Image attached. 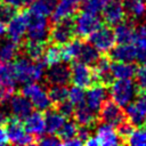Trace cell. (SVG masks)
Returning <instances> with one entry per match:
<instances>
[{
  "mask_svg": "<svg viewBox=\"0 0 146 146\" xmlns=\"http://www.w3.org/2000/svg\"><path fill=\"white\" fill-rule=\"evenodd\" d=\"M82 7H83V10L86 11L99 14L104 7V0H84Z\"/></svg>",
  "mask_w": 146,
  "mask_h": 146,
  "instance_id": "cell-43",
  "label": "cell"
},
{
  "mask_svg": "<svg viewBox=\"0 0 146 146\" xmlns=\"http://www.w3.org/2000/svg\"><path fill=\"white\" fill-rule=\"evenodd\" d=\"M127 16L131 19H137L146 14V1L143 0H123Z\"/></svg>",
  "mask_w": 146,
  "mask_h": 146,
  "instance_id": "cell-29",
  "label": "cell"
},
{
  "mask_svg": "<svg viewBox=\"0 0 146 146\" xmlns=\"http://www.w3.org/2000/svg\"><path fill=\"white\" fill-rule=\"evenodd\" d=\"M15 86H9L0 82V105L5 104L13 95H14Z\"/></svg>",
  "mask_w": 146,
  "mask_h": 146,
  "instance_id": "cell-44",
  "label": "cell"
},
{
  "mask_svg": "<svg viewBox=\"0 0 146 146\" xmlns=\"http://www.w3.org/2000/svg\"><path fill=\"white\" fill-rule=\"evenodd\" d=\"M50 27L49 22L44 17H35L30 15V22L27 26V39L36 42L44 43L49 39Z\"/></svg>",
  "mask_w": 146,
  "mask_h": 146,
  "instance_id": "cell-11",
  "label": "cell"
},
{
  "mask_svg": "<svg viewBox=\"0 0 146 146\" xmlns=\"http://www.w3.org/2000/svg\"><path fill=\"white\" fill-rule=\"evenodd\" d=\"M3 2H6L10 6H14L16 8H21L22 6L25 5V0H3Z\"/></svg>",
  "mask_w": 146,
  "mask_h": 146,
  "instance_id": "cell-49",
  "label": "cell"
},
{
  "mask_svg": "<svg viewBox=\"0 0 146 146\" xmlns=\"http://www.w3.org/2000/svg\"><path fill=\"white\" fill-rule=\"evenodd\" d=\"M48 92L52 104L56 106L64 103L68 98V89L66 88V86H62V84L50 86V88L48 89Z\"/></svg>",
  "mask_w": 146,
  "mask_h": 146,
  "instance_id": "cell-33",
  "label": "cell"
},
{
  "mask_svg": "<svg viewBox=\"0 0 146 146\" xmlns=\"http://www.w3.org/2000/svg\"><path fill=\"white\" fill-rule=\"evenodd\" d=\"M24 128L25 130L33 135L35 138H39L42 136V133L46 131V121L44 115L41 113V111H32L25 119H24Z\"/></svg>",
  "mask_w": 146,
  "mask_h": 146,
  "instance_id": "cell-20",
  "label": "cell"
},
{
  "mask_svg": "<svg viewBox=\"0 0 146 146\" xmlns=\"http://www.w3.org/2000/svg\"><path fill=\"white\" fill-rule=\"evenodd\" d=\"M0 82L9 86H16V80L13 72V64L0 62Z\"/></svg>",
  "mask_w": 146,
  "mask_h": 146,
  "instance_id": "cell-36",
  "label": "cell"
},
{
  "mask_svg": "<svg viewBox=\"0 0 146 146\" xmlns=\"http://www.w3.org/2000/svg\"><path fill=\"white\" fill-rule=\"evenodd\" d=\"M65 115H63L58 108L57 110H47L44 114L46 121V131L48 133H58L63 124L65 123Z\"/></svg>",
  "mask_w": 146,
  "mask_h": 146,
  "instance_id": "cell-26",
  "label": "cell"
},
{
  "mask_svg": "<svg viewBox=\"0 0 146 146\" xmlns=\"http://www.w3.org/2000/svg\"><path fill=\"white\" fill-rule=\"evenodd\" d=\"M135 47L137 52V60L139 63H146V35L137 36L135 40Z\"/></svg>",
  "mask_w": 146,
  "mask_h": 146,
  "instance_id": "cell-38",
  "label": "cell"
},
{
  "mask_svg": "<svg viewBox=\"0 0 146 146\" xmlns=\"http://www.w3.org/2000/svg\"><path fill=\"white\" fill-rule=\"evenodd\" d=\"M94 136L98 145H102V146H114V145L123 144L122 139L120 138L116 131V128L105 122L98 124L96 129V133Z\"/></svg>",
  "mask_w": 146,
  "mask_h": 146,
  "instance_id": "cell-16",
  "label": "cell"
},
{
  "mask_svg": "<svg viewBox=\"0 0 146 146\" xmlns=\"http://www.w3.org/2000/svg\"><path fill=\"white\" fill-rule=\"evenodd\" d=\"M103 18L110 26H115L125 19V9L123 0H104Z\"/></svg>",
  "mask_w": 146,
  "mask_h": 146,
  "instance_id": "cell-13",
  "label": "cell"
},
{
  "mask_svg": "<svg viewBox=\"0 0 146 146\" xmlns=\"http://www.w3.org/2000/svg\"><path fill=\"white\" fill-rule=\"evenodd\" d=\"M107 100L106 86L100 83H95L89 87L86 92V104L95 112H99L102 105Z\"/></svg>",
  "mask_w": 146,
  "mask_h": 146,
  "instance_id": "cell-18",
  "label": "cell"
},
{
  "mask_svg": "<svg viewBox=\"0 0 146 146\" xmlns=\"http://www.w3.org/2000/svg\"><path fill=\"white\" fill-rule=\"evenodd\" d=\"M82 1L83 0H58L51 14V21L55 23L58 21L72 18L78 13Z\"/></svg>",
  "mask_w": 146,
  "mask_h": 146,
  "instance_id": "cell-17",
  "label": "cell"
},
{
  "mask_svg": "<svg viewBox=\"0 0 146 146\" xmlns=\"http://www.w3.org/2000/svg\"><path fill=\"white\" fill-rule=\"evenodd\" d=\"M124 144L133 146H146V127H137V129H135L127 138Z\"/></svg>",
  "mask_w": 146,
  "mask_h": 146,
  "instance_id": "cell-35",
  "label": "cell"
},
{
  "mask_svg": "<svg viewBox=\"0 0 146 146\" xmlns=\"http://www.w3.org/2000/svg\"><path fill=\"white\" fill-rule=\"evenodd\" d=\"M35 0H25V5H31L32 2H34Z\"/></svg>",
  "mask_w": 146,
  "mask_h": 146,
  "instance_id": "cell-51",
  "label": "cell"
},
{
  "mask_svg": "<svg viewBox=\"0 0 146 146\" xmlns=\"http://www.w3.org/2000/svg\"><path fill=\"white\" fill-rule=\"evenodd\" d=\"M73 117L79 125L92 127L97 122V112L92 111L84 102L83 104L75 106L73 112Z\"/></svg>",
  "mask_w": 146,
  "mask_h": 146,
  "instance_id": "cell-23",
  "label": "cell"
},
{
  "mask_svg": "<svg viewBox=\"0 0 146 146\" xmlns=\"http://www.w3.org/2000/svg\"><path fill=\"white\" fill-rule=\"evenodd\" d=\"M8 108L10 111V114L19 120H24L33 108V105L31 100L25 97L23 94L13 95L8 99Z\"/></svg>",
  "mask_w": 146,
  "mask_h": 146,
  "instance_id": "cell-15",
  "label": "cell"
},
{
  "mask_svg": "<svg viewBox=\"0 0 146 146\" xmlns=\"http://www.w3.org/2000/svg\"><path fill=\"white\" fill-rule=\"evenodd\" d=\"M108 57L114 62H133L137 59L136 47L132 43H119L108 51Z\"/></svg>",
  "mask_w": 146,
  "mask_h": 146,
  "instance_id": "cell-22",
  "label": "cell"
},
{
  "mask_svg": "<svg viewBox=\"0 0 146 146\" xmlns=\"http://www.w3.org/2000/svg\"><path fill=\"white\" fill-rule=\"evenodd\" d=\"M46 67L47 64L42 58L33 60L24 55L18 58H15V62L13 63L14 78L16 82L23 84L29 82H38L46 74Z\"/></svg>",
  "mask_w": 146,
  "mask_h": 146,
  "instance_id": "cell-1",
  "label": "cell"
},
{
  "mask_svg": "<svg viewBox=\"0 0 146 146\" xmlns=\"http://www.w3.org/2000/svg\"><path fill=\"white\" fill-rule=\"evenodd\" d=\"M82 40L81 38L72 39L67 43L62 46V54H63V62L67 63L79 57L81 48H82Z\"/></svg>",
  "mask_w": 146,
  "mask_h": 146,
  "instance_id": "cell-28",
  "label": "cell"
},
{
  "mask_svg": "<svg viewBox=\"0 0 146 146\" xmlns=\"http://www.w3.org/2000/svg\"><path fill=\"white\" fill-rule=\"evenodd\" d=\"M22 94L31 100L33 107L38 111H47L52 105L48 90L36 82L25 83L22 89Z\"/></svg>",
  "mask_w": 146,
  "mask_h": 146,
  "instance_id": "cell-3",
  "label": "cell"
},
{
  "mask_svg": "<svg viewBox=\"0 0 146 146\" xmlns=\"http://www.w3.org/2000/svg\"><path fill=\"white\" fill-rule=\"evenodd\" d=\"M74 107L78 105H81L86 102V92L83 91V88L73 86L71 89H68V98H67Z\"/></svg>",
  "mask_w": 146,
  "mask_h": 146,
  "instance_id": "cell-37",
  "label": "cell"
},
{
  "mask_svg": "<svg viewBox=\"0 0 146 146\" xmlns=\"http://www.w3.org/2000/svg\"><path fill=\"white\" fill-rule=\"evenodd\" d=\"M57 108H58V111L63 114V115H65L66 117L67 116H71V115H73V112H74V105L67 99V100H65L64 103H62V104H59L58 106H57Z\"/></svg>",
  "mask_w": 146,
  "mask_h": 146,
  "instance_id": "cell-45",
  "label": "cell"
},
{
  "mask_svg": "<svg viewBox=\"0 0 146 146\" xmlns=\"http://www.w3.org/2000/svg\"><path fill=\"white\" fill-rule=\"evenodd\" d=\"M46 81L48 84L66 86L71 81V67L64 63L50 65L46 72Z\"/></svg>",
  "mask_w": 146,
  "mask_h": 146,
  "instance_id": "cell-14",
  "label": "cell"
},
{
  "mask_svg": "<svg viewBox=\"0 0 146 146\" xmlns=\"http://www.w3.org/2000/svg\"><path fill=\"white\" fill-rule=\"evenodd\" d=\"M138 94V87L131 79H115L110 84V96L121 107L129 105Z\"/></svg>",
  "mask_w": 146,
  "mask_h": 146,
  "instance_id": "cell-2",
  "label": "cell"
},
{
  "mask_svg": "<svg viewBox=\"0 0 146 146\" xmlns=\"http://www.w3.org/2000/svg\"><path fill=\"white\" fill-rule=\"evenodd\" d=\"M137 67L132 62H112L111 72L113 79H132L136 75Z\"/></svg>",
  "mask_w": 146,
  "mask_h": 146,
  "instance_id": "cell-25",
  "label": "cell"
},
{
  "mask_svg": "<svg viewBox=\"0 0 146 146\" xmlns=\"http://www.w3.org/2000/svg\"><path fill=\"white\" fill-rule=\"evenodd\" d=\"M44 43L42 42H36V41H32V40H27L24 46H23V52L26 57L33 59V60H38L41 59L44 52Z\"/></svg>",
  "mask_w": 146,
  "mask_h": 146,
  "instance_id": "cell-30",
  "label": "cell"
},
{
  "mask_svg": "<svg viewBox=\"0 0 146 146\" xmlns=\"http://www.w3.org/2000/svg\"><path fill=\"white\" fill-rule=\"evenodd\" d=\"M73 22L75 35H78L81 39L89 38L90 34H92L97 29L102 26V19L98 16V14L89 13L86 10L79 13Z\"/></svg>",
  "mask_w": 146,
  "mask_h": 146,
  "instance_id": "cell-4",
  "label": "cell"
},
{
  "mask_svg": "<svg viewBox=\"0 0 146 146\" xmlns=\"http://www.w3.org/2000/svg\"><path fill=\"white\" fill-rule=\"evenodd\" d=\"M143 1H146V0H143Z\"/></svg>",
  "mask_w": 146,
  "mask_h": 146,
  "instance_id": "cell-53",
  "label": "cell"
},
{
  "mask_svg": "<svg viewBox=\"0 0 146 146\" xmlns=\"http://www.w3.org/2000/svg\"><path fill=\"white\" fill-rule=\"evenodd\" d=\"M17 13V8L14 6H10L8 3H0V22L2 23H8Z\"/></svg>",
  "mask_w": 146,
  "mask_h": 146,
  "instance_id": "cell-39",
  "label": "cell"
},
{
  "mask_svg": "<svg viewBox=\"0 0 146 146\" xmlns=\"http://www.w3.org/2000/svg\"><path fill=\"white\" fill-rule=\"evenodd\" d=\"M98 116L103 122L112 124L115 128L120 123H122L123 121L127 120L125 112L122 110V107L119 104H116L113 100H106L102 105V107L98 112Z\"/></svg>",
  "mask_w": 146,
  "mask_h": 146,
  "instance_id": "cell-12",
  "label": "cell"
},
{
  "mask_svg": "<svg viewBox=\"0 0 146 146\" xmlns=\"http://www.w3.org/2000/svg\"><path fill=\"white\" fill-rule=\"evenodd\" d=\"M100 55H99V51L90 43V42H83L82 43V48H81V51H80V55H79V60L88 64V65H95L96 62L99 59Z\"/></svg>",
  "mask_w": 146,
  "mask_h": 146,
  "instance_id": "cell-31",
  "label": "cell"
},
{
  "mask_svg": "<svg viewBox=\"0 0 146 146\" xmlns=\"http://www.w3.org/2000/svg\"><path fill=\"white\" fill-rule=\"evenodd\" d=\"M75 30H74V22L72 18L63 19L55 22L52 27H50V34L49 39L52 43L63 46L74 39Z\"/></svg>",
  "mask_w": 146,
  "mask_h": 146,
  "instance_id": "cell-9",
  "label": "cell"
},
{
  "mask_svg": "<svg viewBox=\"0 0 146 146\" xmlns=\"http://www.w3.org/2000/svg\"><path fill=\"white\" fill-rule=\"evenodd\" d=\"M63 144L64 145H67V146H80V145H83L84 143L76 136V137H73V138H71L68 140L63 141Z\"/></svg>",
  "mask_w": 146,
  "mask_h": 146,
  "instance_id": "cell-47",
  "label": "cell"
},
{
  "mask_svg": "<svg viewBox=\"0 0 146 146\" xmlns=\"http://www.w3.org/2000/svg\"><path fill=\"white\" fill-rule=\"evenodd\" d=\"M133 130H135V125H133L131 122H129L128 120L123 121L122 123H120V124L116 127V131H117L120 138L122 139L123 144L125 143L127 138L131 135V132H132Z\"/></svg>",
  "mask_w": 146,
  "mask_h": 146,
  "instance_id": "cell-41",
  "label": "cell"
},
{
  "mask_svg": "<svg viewBox=\"0 0 146 146\" xmlns=\"http://www.w3.org/2000/svg\"><path fill=\"white\" fill-rule=\"evenodd\" d=\"M136 84L139 91H146V63H141L136 71Z\"/></svg>",
  "mask_w": 146,
  "mask_h": 146,
  "instance_id": "cell-40",
  "label": "cell"
},
{
  "mask_svg": "<svg viewBox=\"0 0 146 146\" xmlns=\"http://www.w3.org/2000/svg\"><path fill=\"white\" fill-rule=\"evenodd\" d=\"M42 59L44 60V63L47 64V66L60 63L63 60V54H62V46L56 44V43H51L50 46L46 47Z\"/></svg>",
  "mask_w": 146,
  "mask_h": 146,
  "instance_id": "cell-32",
  "label": "cell"
},
{
  "mask_svg": "<svg viewBox=\"0 0 146 146\" xmlns=\"http://www.w3.org/2000/svg\"><path fill=\"white\" fill-rule=\"evenodd\" d=\"M125 116L135 127L146 123V91H139L135 99L125 106Z\"/></svg>",
  "mask_w": 146,
  "mask_h": 146,
  "instance_id": "cell-6",
  "label": "cell"
},
{
  "mask_svg": "<svg viewBox=\"0 0 146 146\" xmlns=\"http://www.w3.org/2000/svg\"><path fill=\"white\" fill-rule=\"evenodd\" d=\"M70 67H71V82L74 86L84 89L96 83L94 68H91L90 65L81 60H76L73 62Z\"/></svg>",
  "mask_w": 146,
  "mask_h": 146,
  "instance_id": "cell-8",
  "label": "cell"
},
{
  "mask_svg": "<svg viewBox=\"0 0 146 146\" xmlns=\"http://www.w3.org/2000/svg\"><path fill=\"white\" fill-rule=\"evenodd\" d=\"M145 24H146V14H145Z\"/></svg>",
  "mask_w": 146,
  "mask_h": 146,
  "instance_id": "cell-52",
  "label": "cell"
},
{
  "mask_svg": "<svg viewBox=\"0 0 146 146\" xmlns=\"http://www.w3.org/2000/svg\"><path fill=\"white\" fill-rule=\"evenodd\" d=\"M89 42L99 51V52H108L116 42L114 30L108 26H100L92 34L89 35Z\"/></svg>",
  "mask_w": 146,
  "mask_h": 146,
  "instance_id": "cell-10",
  "label": "cell"
},
{
  "mask_svg": "<svg viewBox=\"0 0 146 146\" xmlns=\"http://www.w3.org/2000/svg\"><path fill=\"white\" fill-rule=\"evenodd\" d=\"M35 144H39V145H42V146H57V145H62L63 141L59 137L55 136L54 133H49L47 136H40Z\"/></svg>",
  "mask_w": 146,
  "mask_h": 146,
  "instance_id": "cell-42",
  "label": "cell"
},
{
  "mask_svg": "<svg viewBox=\"0 0 146 146\" xmlns=\"http://www.w3.org/2000/svg\"><path fill=\"white\" fill-rule=\"evenodd\" d=\"M78 132H79V124L75 121H65V123L58 131V137L62 139V141H65L73 137H76Z\"/></svg>",
  "mask_w": 146,
  "mask_h": 146,
  "instance_id": "cell-34",
  "label": "cell"
},
{
  "mask_svg": "<svg viewBox=\"0 0 146 146\" xmlns=\"http://www.w3.org/2000/svg\"><path fill=\"white\" fill-rule=\"evenodd\" d=\"M0 2H1V0H0Z\"/></svg>",
  "mask_w": 146,
  "mask_h": 146,
  "instance_id": "cell-54",
  "label": "cell"
},
{
  "mask_svg": "<svg viewBox=\"0 0 146 146\" xmlns=\"http://www.w3.org/2000/svg\"><path fill=\"white\" fill-rule=\"evenodd\" d=\"M30 22L29 11H17L16 15L7 23L6 33L8 38L17 43L22 42L27 32V26Z\"/></svg>",
  "mask_w": 146,
  "mask_h": 146,
  "instance_id": "cell-7",
  "label": "cell"
},
{
  "mask_svg": "<svg viewBox=\"0 0 146 146\" xmlns=\"http://www.w3.org/2000/svg\"><path fill=\"white\" fill-rule=\"evenodd\" d=\"M111 64L112 60L110 57L100 56L99 59L94 65V73H95V82L100 83L104 86H108L113 82V75L111 72Z\"/></svg>",
  "mask_w": 146,
  "mask_h": 146,
  "instance_id": "cell-19",
  "label": "cell"
},
{
  "mask_svg": "<svg viewBox=\"0 0 146 146\" xmlns=\"http://www.w3.org/2000/svg\"><path fill=\"white\" fill-rule=\"evenodd\" d=\"M137 25L131 21H122L117 25H115L114 29V34L117 43H132L135 42L137 38V32H136Z\"/></svg>",
  "mask_w": 146,
  "mask_h": 146,
  "instance_id": "cell-21",
  "label": "cell"
},
{
  "mask_svg": "<svg viewBox=\"0 0 146 146\" xmlns=\"http://www.w3.org/2000/svg\"><path fill=\"white\" fill-rule=\"evenodd\" d=\"M5 129L7 132L8 141L14 145H32L36 141L35 137L25 130L24 124L21 123V120L14 116L6 122Z\"/></svg>",
  "mask_w": 146,
  "mask_h": 146,
  "instance_id": "cell-5",
  "label": "cell"
},
{
  "mask_svg": "<svg viewBox=\"0 0 146 146\" xmlns=\"http://www.w3.org/2000/svg\"><path fill=\"white\" fill-rule=\"evenodd\" d=\"M58 0H35L30 5L29 14L35 17H44L48 18L51 16Z\"/></svg>",
  "mask_w": 146,
  "mask_h": 146,
  "instance_id": "cell-24",
  "label": "cell"
},
{
  "mask_svg": "<svg viewBox=\"0 0 146 146\" xmlns=\"http://www.w3.org/2000/svg\"><path fill=\"white\" fill-rule=\"evenodd\" d=\"M10 111L8 107L5 106V104L0 105V124H6V122L10 119Z\"/></svg>",
  "mask_w": 146,
  "mask_h": 146,
  "instance_id": "cell-46",
  "label": "cell"
},
{
  "mask_svg": "<svg viewBox=\"0 0 146 146\" xmlns=\"http://www.w3.org/2000/svg\"><path fill=\"white\" fill-rule=\"evenodd\" d=\"M9 143L8 141V137H7V132L6 129L2 128V124H0V145H5Z\"/></svg>",
  "mask_w": 146,
  "mask_h": 146,
  "instance_id": "cell-48",
  "label": "cell"
},
{
  "mask_svg": "<svg viewBox=\"0 0 146 146\" xmlns=\"http://www.w3.org/2000/svg\"><path fill=\"white\" fill-rule=\"evenodd\" d=\"M18 43L10 40L8 38V40H3L0 42V62L3 63H10L13 62L17 55H18Z\"/></svg>",
  "mask_w": 146,
  "mask_h": 146,
  "instance_id": "cell-27",
  "label": "cell"
},
{
  "mask_svg": "<svg viewBox=\"0 0 146 146\" xmlns=\"http://www.w3.org/2000/svg\"><path fill=\"white\" fill-rule=\"evenodd\" d=\"M5 33H6V26H5V23L0 22V38L3 36Z\"/></svg>",
  "mask_w": 146,
  "mask_h": 146,
  "instance_id": "cell-50",
  "label": "cell"
}]
</instances>
